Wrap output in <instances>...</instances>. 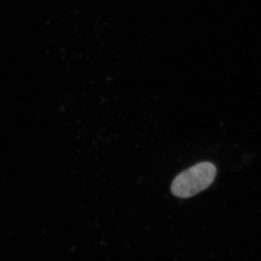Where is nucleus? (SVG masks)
Returning <instances> with one entry per match:
<instances>
[{
	"instance_id": "f257e3e1",
	"label": "nucleus",
	"mask_w": 261,
	"mask_h": 261,
	"mask_svg": "<svg viewBox=\"0 0 261 261\" xmlns=\"http://www.w3.org/2000/svg\"><path fill=\"white\" fill-rule=\"evenodd\" d=\"M217 170L211 162H202L179 174L171 184V193L178 198L193 197L211 186Z\"/></svg>"
}]
</instances>
